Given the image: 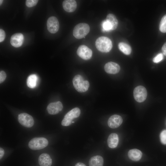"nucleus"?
Listing matches in <instances>:
<instances>
[{
  "label": "nucleus",
  "mask_w": 166,
  "mask_h": 166,
  "mask_svg": "<svg viewBox=\"0 0 166 166\" xmlns=\"http://www.w3.org/2000/svg\"><path fill=\"white\" fill-rule=\"evenodd\" d=\"M81 113L80 109L78 108H75L68 112L65 116L61 123L63 126H68L71 124L72 120L75 118L78 117Z\"/></svg>",
  "instance_id": "nucleus-5"
},
{
  "label": "nucleus",
  "mask_w": 166,
  "mask_h": 166,
  "mask_svg": "<svg viewBox=\"0 0 166 166\" xmlns=\"http://www.w3.org/2000/svg\"><path fill=\"white\" fill-rule=\"evenodd\" d=\"M103 30L108 31L112 30V26L109 22L106 20L104 21L102 23Z\"/></svg>",
  "instance_id": "nucleus-23"
},
{
  "label": "nucleus",
  "mask_w": 166,
  "mask_h": 166,
  "mask_svg": "<svg viewBox=\"0 0 166 166\" xmlns=\"http://www.w3.org/2000/svg\"><path fill=\"white\" fill-rule=\"evenodd\" d=\"M38 1V0H26V4L28 7H31L36 5Z\"/></svg>",
  "instance_id": "nucleus-24"
},
{
  "label": "nucleus",
  "mask_w": 166,
  "mask_h": 166,
  "mask_svg": "<svg viewBox=\"0 0 166 166\" xmlns=\"http://www.w3.org/2000/svg\"><path fill=\"white\" fill-rule=\"evenodd\" d=\"M122 122L123 119L120 116L114 115L109 117L108 120V124L110 128H115L119 127Z\"/></svg>",
  "instance_id": "nucleus-11"
},
{
  "label": "nucleus",
  "mask_w": 166,
  "mask_h": 166,
  "mask_svg": "<svg viewBox=\"0 0 166 166\" xmlns=\"http://www.w3.org/2000/svg\"><path fill=\"white\" fill-rule=\"evenodd\" d=\"M63 108L62 103L59 101L50 103L47 106V110L48 113L51 115L58 113Z\"/></svg>",
  "instance_id": "nucleus-10"
},
{
  "label": "nucleus",
  "mask_w": 166,
  "mask_h": 166,
  "mask_svg": "<svg viewBox=\"0 0 166 166\" xmlns=\"http://www.w3.org/2000/svg\"><path fill=\"white\" fill-rule=\"evenodd\" d=\"M47 26L48 31L52 34H54L58 30L59 27V22L57 18L51 16L49 18L47 22Z\"/></svg>",
  "instance_id": "nucleus-9"
},
{
  "label": "nucleus",
  "mask_w": 166,
  "mask_h": 166,
  "mask_svg": "<svg viewBox=\"0 0 166 166\" xmlns=\"http://www.w3.org/2000/svg\"><path fill=\"white\" fill-rule=\"evenodd\" d=\"M119 142L118 136L116 133H112L109 136L107 140V143L109 147L111 148H116Z\"/></svg>",
  "instance_id": "nucleus-16"
},
{
  "label": "nucleus",
  "mask_w": 166,
  "mask_h": 166,
  "mask_svg": "<svg viewBox=\"0 0 166 166\" xmlns=\"http://www.w3.org/2000/svg\"><path fill=\"white\" fill-rule=\"evenodd\" d=\"M75 166H86L84 164L81 162H78L77 163Z\"/></svg>",
  "instance_id": "nucleus-31"
},
{
  "label": "nucleus",
  "mask_w": 166,
  "mask_h": 166,
  "mask_svg": "<svg viewBox=\"0 0 166 166\" xmlns=\"http://www.w3.org/2000/svg\"><path fill=\"white\" fill-rule=\"evenodd\" d=\"M38 161L41 166H51L52 160L49 155L46 153L41 154L39 156Z\"/></svg>",
  "instance_id": "nucleus-15"
},
{
  "label": "nucleus",
  "mask_w": 166,
  "mask_h": 166,
  "mask_svg": "<svg viewBox=\"0 0 166 166\" xmlns=\"http://www.w3.org/2000/svg\"><path fill=\"white\" fill-rule=\"evenodd\" d=\"M159 30L162 33H166V14L161 18L159 25Z\"/></svg>",
  "instance_id": "nucleus-22"
},
{
  "label": "nucleus",
  "mask_w": 166,
  "mask_h": 166,
  "mask_svg": "<svg viewBox=\"0 0 166 166\" xmlns=\"http://www.w3.org/2000/svg\"><path fill=\"white\" fill-rule=\"evenodd\" d=\"M48 144L47 140L44 137H35L29 142L28 146L31 149L39 150L46 147Z\"/></svg>",
  "instance_id": "nucleus-4"
},
{
  "label": "nucleus",
  "mask_w": 166,
  "mask_h": 166,
  "mask_svg": "<svg viewBox=\"0 0 166 166\" xmlns=\"http://www.w3.org/2000/svg\"><path fill=\"white\" fill-rule=\"evenodd\" d=\"M163 54L166 56V42L164 44L162 48Z\"/></svg>",
  "instance_id": "nucleus-29"
},
{
  "label": "nucleus",
  "mask_w": 166,
  "mask_h": 166,
  "mask_svg": "<svg viewBox=\"0 0 166 166\" xmlns=\"http://www.w3.org/2000/svg\"><path fill=\"white\" fill-rule=\"evenodd\" d=\"M104 69L107 73L115 74L119 71L120 67L118 64L113 62H109L105 64Z\"/></svg>",
  "instance_id": "nucleus-13"
},
{
  "label": "nucleus",
  "mask_w": 166,
  "mask_h": 166,
  "mask_svg": "<svg viewBox=\"0 0 166 166\" xmlns=\"http://www.w3.org/2000/svg\"><path fill=\"white\" fill-rule=\"evenodd\" d=\"M119 49L124 54L128 55L131 53L132 49L131 47L126 43L121 42L118 45Z\"/></svg>",
  "instance_id": "nucleus-21"
},
{
  "label": "nucleus",
  "mask_w": 166,
  "mask_h": 166,
  "mask_svg": "<svg viewBox=\"0 0 166 166\" xmlns=\"http://www.w3.org/2000/svg\"><path fill=\"white\" fill-rule=\"evenodd\" d=\"M6 37V34L5 31L0 29V42H3Z\"/></svg>",
  "instance_id": "nucleus-28"
},
{
  "label": "nucleus",
  "mask_w": 166,
  "mask_h": 166,
  "mask_svg": "<svg viewBox=\"0 0 166 166\" xmlns=\"http://www.w3.org/2000/svg\"><path fill=\"white\" fill-rule=\"evenodd\" d=\"M3 2V0H0V4L1 5L2 4V2Z\"/></svg>",
  "instance_id": "nucleus-32"
},
{
  "label": "nucleus",
  "mask_w": 166,
  "mask_h": 166,
  "mask_svg": "<svg viewBox=\"0 0 166 166\" xmlns=\"http://www.w3.org/2000/svg\"><path fill=\"white\" fill-rule=\"evenodd\" d=\"M24 40L23 35L20 33H17L13 34L11 37L10 42L14 47L18 48L22 45Z\"/></svg>",
  "instance_id": "nucleus-12"
},
{
  "label": "nucleus",
  "mask_w": 166,
  "mask_h": 166,
  "mask_svg": "<svg viewBox=\"0 0 166 166\" xmlns=\"http://www.w3.org/2000/svg\"><path fill=\"white\" fill-rule=\"evenodd\" d=\"M73 86L78 92L82 93L87 91L89 87V81L84 79L81 75H77L73 77Z\"/></svg>",
  "instance_id": "nucleus-2"
},
{
  "label": "nucleus",
  "mask_w": 166,
  "mask_h": 166,
  "mask_svg": "<svg viewBox=\"0 0 166 166\" xmlns=\"http://www.w3.org/2000/svg\"><path fill=\"white\" fill-rule=\"evenodd\" d=\"M6 74L3 71H1L0 72V83L3 82L6 78Z\"/></svg>",
  "instance_id": "nucleus-27"
},
{
  "label": "nucleus",
  "mask_w": 166,
  "mask_h": 166,
  "mask_svg": "<svg viewBox=\"0 0 166 166\" xmlns=\"http://www.w3.org/2000/svg\"><path fill=\"white\" fill-rule=\"evenodd\" d=\"M4 153V151L3 149L2 148H0V159L2 158Z\"/></svg>",
  "instance_id": "nucleus-30"
},
{
  "label": "nucleus",
  "mask_w": 166,
  "mask_h": 166,
  "mask_svg": "<svg viewBox=\"0 0 166 166\" xmlns=\"http://www.w3.org/2000/svg\"><path fill=\"white\" fill-rule=\"evenodd\" d=\"M77 53L79 57L85 60L90 59L92 55V50L85 45H80L78 48Z\"/></svg>",
  "instance_id": "nucleus-8"
},
{
  "label": "nucleus",
  "mask_w": 166,
  "mask_h": 166,
  "mask_svg": "<svg viewBox=\"0 0 166 166\" xmlns=\"http://www.w3.org/2000/svg\"><path fill=\"white\" fill-rule=\"evenodd\" d=\"M38 77L36 74H32L29 76L27 78L26 83L27 86L30 88H35L38 81Z\"/></svg>",
  "instance_id": "nucleus-19"
},
{
  "label": "nucleus",
  "mask_w": 166,
  "mask_h": 166,
  "mask_svg": "<svg viewBox=\"0 0 166 166\" xmlns=\"http://www.w3.org/2000/svg\"><path fill=\"white\" fill-rule=\"evenodd\" d=\"M106 20L108 21L112 26V30H115L118 25V21L116 16L112 14H109L107 16Z\"/></svg>",
  "instance_id": "nucleus-20"
},
{
  "label": "nucleus",
  "mask_w": 166,
  "mask_h": 166,
  "mask_svg": "<svg viewBox=\"0 0 166 166\" xmlns=\"http://www.w3.org/2000/svg\"><path fill=\"white\" fill-rule=\"evenodd\" d=\"M18 120L22 125L27 128L32 127L34 123L33 117L29 114L25 113H21L19 114Z\"/></svg>",
  "instance_id": "nucleus-7"
},
{
  "label": "nucleus",
  "mask_w": 166,
  "mask_h": 166,
  "mask_svg": "<svg viewBox=\"0 0 166 166\" xmlns=\"http://www.w3.org/2000/svg\"><path fill=\"white\" fill-rule=\"evenodd\" d=\"M95 46L99 51L104 53L109 52L113 47L111 40L105 36H101L97 38L95 42Z\"/></svg>",
  "instance_id": "nucleus-1"
},
{
  "label": "nucleus",
  "mask_w": 166,
  "mask_h": 166,
  "mask_svg": "<svg viewBox=\"0 0 166 166\" xmlns=\"http://www.w3.org/2000/svg\"><path fill=\"white\" fill-rule=\"evenodd\" d=\"M142 155L141 151L136 149L130 150L128 153V155L129 158L134 161L140 160L142 157Z\"/></svg>",
  "instance_id": "nucleus-17"
},
{
  "label": "nucleus",
  "mask_w": 166,
  "mask_h": 166,
  "mask_svg": "<svg viewBox=\"0 0 166 166\" xmlns=\"http://www.w3.org/2000/svg\"><path fill=\"white\" fill-rule=\"evenodd\" d=\"M160 139L161 143L166 144V130L163 131L160 134Z\"/></svg>",
  "instance_id": "nucleus-26"
},
{
  "label": "nucleus",
  "mask_w": 166,
  "mask_h": 166,
  "mask_svg": "<svg viewBox=\"0 0 166 166\" xmlns=\"http://www.w3.org/2000/svg\"><path fill=\"white\" fill-rule=\"evenodd\" d=\"M63 7L65 11L68 12H74L77 7V3L74 0H65L62 3Z\"/></svg>",
  "instance_id": "nucleus-14"
},
{
  "label": "nucleus",
  "mask_w": 166,
  "mask_h": 166,
  "mask_svg": "<svg viewBox=\"0 0 166 166\" xmlns=\"http://www.w3.org/2000/svg\"><path fill=\"white\" fill-rule=\"evenodd\" d=\"M90 28L89 25L85 23H79L74 27L73 34L76 38L80 39L85 38V37L89 33Z\"/></svg>",
  "instance_id": "nucleus-3"
},
{
  "label": "nucleus",
  "mask_w": 166,
  "mask_h": 166,
  "mask_svg": "<svg viewBox=\"0 0 166 166\" xmlns=\"http://www.w3.org/2000/svg\"><path fill=\"white\" fill-rule=\"evenodd\" d=\"M104 160L103 157L99 155L92 157L89 161V166H103Z\"/></svg>",
  "instance_id": "nucleus-18"
},
{
  "label": "nucleus",
  "mask_w": 166,
  "mask_h": 166,
  "mask_svg": "<svg viewBox=\"0 0 166 166\" xmlns=\"http://www.w3.org/2000/svg\"><path fill=\"white\" fill-rule=\"evenodd\" d=\"M147 93L146 88L142 86L136 87L133 91V96L135 99L139 102L144 101L146 98Z\"/></svg>",
  "instance_id": "nucleus-6"
},
{
  "label": "nucleus",
  "mask_w": 166,
  "mask_h": 166,
  "mask_svg": "<svg viewBox=\"0 0 166 166\" xmlns=\"http://www.w3.org/2000/svg\"><path fill=\"white\" fill-rule=\"evenodd\" d=\"M163 59V54L162 53H159L153 58V61L154 63H157L161 61Z\"/></svg>",
  "instance_id": "nucleus-25"
}]
</instances>
